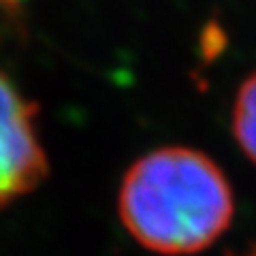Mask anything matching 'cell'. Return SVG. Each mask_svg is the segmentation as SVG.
I'll return each mask as SVG.
<instances>
[{
	"instance_id": "6da1fadb",
	"label": "cell",
	"mask_w": 256,
	"mask_h": 256,
	"mask_svg": "<svg viewBox=\"0 0 256 256\" xmlns=\"http://www.w3.org/2000/svg\"><path fill=\"white\" fill-rule=\"evenodd\" d=\"M226 175L198 150L166 146L128 166L118 192V214L134 242L164 256L210 248L233 220Z\"/></svg>"
},
{
	"instance_id": "7a4b0ae2",
	"label": "cell",
	"mask_w": 256,
	"mask_h": 256,
	"mask_svg": "<svg viewBox=\"0 0 256 256\" xmlns=\"http://www.w3.org/2000/svg\"><path fill=\"white\" fill-rule=\"evenodd\" d=\"M47 173L38 109L0 66V210L38 188Z\"/></svg>"
},
{
	"instance_id": "3957f363",
	"label": "cell",
	"mask_w": 256,
	"mask_h": 256,
	"mask_svg": "<svg viewBox=\"0 0 256 256\" xmlns=\"http://www.w3.org/2000/svg\"><path fill=\"white\" fill-rule=\"evenodd\" d=\"M233 134L244 154L256 164V70L237 90L233 102Z\"/></svg>"
},
{
	"instance_id": "277c9868",
	"label": "cell",
	"mask_w": 256,
	"mask_h": 256,
	"mask_svg": "<svg viewBox=\"0 0 256 256\" xmlns=\"http://www.w3.org/2000/svg\"><path fill=\"white\" fill-rule=\"evenodd\" d=\"M26 0H0V11L6 15H20Z\"/></svg>"
},
{
	"instance_id": "5b68a950",
	"label": "cell",
	"mask_w": 256,
	"mask_h": 256,
	"mask_svg": "<svg viewBox=\"0 0 256 256\" xmlns=\"http://www.w3.org/2000/svg\"><path fill=\"white\" fill-rule=\"evenodd\" d=\"M242 256H256V248H254V250H250V252H246V254H242Z\"/></svg>"
}]
</instances>
